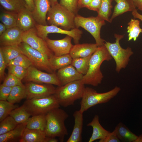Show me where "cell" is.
I'll use <instances>...</instances> for the list:
<instances>
[{"instance_id":"e575fe53","label":"cell","mask_w":142,"mask_h":142,"mask_svg":"<svg viewBox=\"0 0 142 142\" xmlns=\"http://www.w3.org/2000/svg\"><path fill=\"white\" fill-rule=\"evenodd\" d=\"M112 7L111 0H102L101 6L97 13V16L109 22Z\"/></svg>"},{"instance_id":"7bdbcfd3","label":"cell","mask_w":142,"mask_h":142,"mask_svg":"<svg viewBox=\"0 0 142 142\" xmlns=\"http://www.w3.org/2000/svg\"><path fill=\"white\" fill-rule=\"evenodd\" d=\"M7 67V65L2 52L0 49V80L1 82L5 78V70Z\"/></svg>"},{"instance_id":"8992f818","label":"cell","mask_w":142,"mask_h":142,"mask_svg":"<svg viewBox=\"0 0 142 142\" xmlns=\"http://www.w3.org/2000/svg\"><path fill=\"white\" fill-rule=\"evenodd\" d=\"M120 90V88L116 86L108 92L98 93L92 88H85L79 110L84 113L97 104L106 103L116 96Z\"/></svg>"},{"instance_id":"ffe728a7","label":"cell","mask_w":142,"mask_h":142,"mask_svg":"<svg viewBox=\"0 0 142 142\" xmlns=\"http://www.w3.org/2000/svg\"><path fill=\"white\" fill-rule=\"evenodd\" d=\"M83 113L80 110L75 111L73 114L74 124L72 133L67 142H80L82 141Z\"/></svg>"},{"instance_id":"3957f363","label":"cell","mask_w":142,"mask_h":142,"mask_svg":"<svg viewBox=\"0 0 142 142\" xmlns=\"http://www.w3.org/2000/svg\"><path fill=\"white\" fill-rule=\"evenodd\" d=\"M85 88L81 80H76L58 86L54 94L60 106L66 107L73 105L76 100L82 99Z\"/></svg>"},{"instance_id":"4fadbf2b","label":"cell","mask_w":142,"mask_h":142,"mask_svg":"<svg viewBox=\"0 0 142 142\" xmlns=\"http://www.w3.org/2000/svg\"><path fill=\"white\" fill-rule=\"evenodd\" d=\"M25 85L27 99L44 97L53 95L56 89L52 84L32 82H27Z\"/></svg>"},{"instance_id":"f907efd6","label":"cell","mask_w":142,"mask_h":142,"mask_svg":"<svg viewBox=\"0 0 142 142\" xmlns=\"http://www.w3.org/2000/svg\"><path fill=\"white\" fill-rule=\"evenodd\" d=\"M58 141L56 138L47 136L44 142H57Z\"/></svg>"},{"instance_id":"f1b7e54d","label":"cell","mask_w":142,"mask_h":142,"mask_svg":"<svg viewBox=\"0 0 142 142\" xmlns=\"http://www.w3.org/2000/svg\"><path fill=\"white\" fill-rule=\"evenodd\" d=\"M46 125L45 115L32 116L28 119L26 128L30 129L45 131Z\"/></svg>"},{"instance_id":"db71d44e","label":"cell","mask_w":142,"mask_h":142,"mask_svg":"<svg viewBox=\"0 0 142 142\" xmlns=\"http://www.w3.org/2000/svg\"><path fill=\"white\" fill-rule=\"evenodd\" d=\"M51 6H52L58 3L57 0H50Z\"/></svg>"},{"instance_id":"74e56055","label":"cell","mask_w":142,"mask_h":142,"mask_svg":"<svg viewBox=\"0 0 142 142\" xmlns=\"http://www.w3.org/2000/svg\"><path fill=\"white\" fill-rule=\"evenodd\" d=\"M20 66L28 69L32 64L28 58L23 53L12 60L7 65Z\"/></svg>"},{"instance_id":"30bf717a","label":"cell","mask_w":142,"mask_h":142,"mask_svg":"<svg viewBox=\"0 0 142 142\" xmlns=\"http://www.w3.org/2000/svg\"><path fill=\"white\" fill-rule=\"evenodd\" d=\"M27 82H32L62 86L56 72L52 73L43 72L32 66L27 69L26 75L23 79Z\"/></svg>"},{"instance_id":"ba28073f","label":"cell","mask_w":142,"mask_h":142,"mask_svg":"<svg viewBox=\"0 0 142 142\" xmlns=\"http://www.w3.org/2000/svg\"><path fill=\"white\" fill-rule=\"evenodd\" d=\"M23 105L32 116L46 115L50 110L60 106L54 94L44 97L27 99Z\"/></svg>"},{"instance_id":"e0dca14e","label":"cell","mask_w":142,"mask_h":142,"mask_svg":"<svg viewBox=\"0 0 142 142\" xmlns=\"http://www.w3.org/2000/svg\"><path fill=\"white\" fill-rule=\"evenodd\" d=\"M56 73L62 85L72 82L81 80L83 76L79 73L71 64L58 70Z\"/></svg>"},{"instance_id":"5bb4252c","label":"cell","mask_w":142,"mask_h":142,"mask_svg":"<svg viewBox=\"0 0 142 142\" xmlns=\"http://www.w3.org/2000/svg\"><path fill=\"white\" fill-rule=\"evenodd\" d=\"M72 39L70 36L67 35L60 39L52 40L47 37L45 40L54 55L59 56L69 53L73 46L71 43Z\"/></svg>"},{"instance_id":"9a60e30c","label":"cell","mask_w":142,"mask_h":142,"mask_svg":"<svg viewBox=\"0 0 142 142\" xmlns=\"http://www.w3.org/2000/svg\"><path fill=\"white\" fill-rule=\"evenodd\" d=\"M24 31L17 26L7 29L0 36L1 46L19 45L22 42Z\"/></svg>"},{"instance_id":"d6986e66","label":"cell","mask_w":142,"mask_h":142,"mask_svg":"<svg viewBox=\"0 0 142 142\" xmlns=\"http://www.w3.org/2000/svg\"><path fill=\"white\" fill-rule=\"evenodd\" d=\"M37 23L32 12L27 8L18 13L17 26L24 32L35 27Z\"/></svg>"},{"instance_id":"5b68a950","label":"cell","mask_w":142,"mask_h":142,"mask_svg":"<svg viewBox=\"0 0 142 142\" xmlns=\"http://www.w3.org/2000/svg\"><path fill=\"white\" fill-rule=\"evenodd\" d=\"M76 15L57 3L51 6L47 14V19L50 25L70 30L76 28L74 24Z\"/></svg>"},{"instance_id":"816d5d0a","label":"cell","mask_w":142,"mask_h":142,"mask_svg":"<svg viewBox=\"0 0 142 142\" xmlns=\"http://www.w3.org/2000/svg\"><path fill=\"white\" fill-rule=\"evenodd\" d=\"M7 28L5 25L2 23H0V36L3 34L6 30Z\"/></svg>"},{"instance_id":"cb8c5ba5","label":"cell","mask_w":142,"mask_h":142,"mask_svg":"<svg viewBox=\"0 0 142 142\" xmlns=\"http://www.w3.org/2000/svg\"><path fill=\"white\" fill-rule=\"evenodd\" d=\"M45 131L26 128L20 142H44L47 137Z\"/></svg>"},{"instance_id":"bcb514c9","label":"cell","mask_w":142,"mask_h":142,"mask_svg":"<svg viewBox=\"0 0 142 142\" xmlns=\"http://www.w3.org/2000/svg\"><path fill=\"white\" fill-rule=\"evenodd\" d=\"M28 8L32 12L34 7V0H24Z\"/></svg>"},{"instance_id":"603a6c76","label":"cell","mask_w":142,"mask_h":142,"mask_svg":"<svg viewBox=\"0 0 142 142\" xmlns=\"http://www.w3.org/2000/svg\"><path fill=\"white\" fill-rule=\"evenodd\" d=\"M27 122L18 124L13 129L0 135V142H16L19 140L26 128Z\"/></svg>"},{"instance_id":"60d3db41","label":"cell","mask_w":142,"mask_h":142,"mask_svg":"<svg viewBox=\"0 0 142 142\" xmlns=\"http://www.w3.org/2000/svg\"><path fill=\"white\" fill-rule=\"evenodd\" d=\"M2 84L3 85L11 87L17 85H23L21 80L10 73H8L7 77L5 78Z\"/></svg>"},{"instance_id":"c3c4849f","label":"cell","mask_w":142,"mask_h":142,"mask_svg":"<svg viewBox=\"0 0 142 142\" xmlns=\"http://www.w3.org/2000/svg\"><path fill=\"white\" fill-rule=\"evenodd\" d=\"M131 14L134 18L138 19L142 22V14L139 13L136 9L131 12Z\"/></svg>"},{"instance_id":"f5cc1de1","label":"cell","mask_w":142,"mask_h":142,"mask_svg":"<svg viewBox=\"0 0 142 142\" xmlns=\"http://www.w3.org/2000/svg\"><path fill=\"white\" fill-rule=\"evenodd\" d=\"M134 142H142V134L138 136L137 139Z\"/></svg>"},{"instance_id":"d6a6232c","label":"cell","mask_w":142,"mask_h":142,"mask_svg":"<svg viewBox=\"0 0 142 142\" xmlns=\"http://www.w3.org/2000/svg\"><path fill=\"white\" fill-rule=\"evenodd\" d=\"M91 56L73 59L71 64L79 73L84 75L87 73L88 71Z\"/></svg>"},{"instance_id":"f35d334b","label":"cell","mask_w":142,"mask_h":142,"mask_svg":"<svg viewBox=\"0 0 142 142\" xmlns=\"http://www.w3.org/2000/svg\"><path fill=\"white\" fill-rule=\"evenodd\" d=\"M8 73L12 74L22 80L25 77L27 69L18 66L11 65L8 66Z\"/></svg>"},{"instance_id":"11a10c76","label":"cell","mask_w":142,"mask_h":142,"mask_svg":"<svg viewBox=\"0 0 142 142\" xmlns=\"http://www.w3.org/2000/svg\"><path fill=\"white\" fill-rule=\"evenodd\" d=\"M81 0H79V1H78V7H79V6L80 5V2H81Z\"/></svg>"},{"instance_id":"6da1fadb","label":"cell","mask_w":142,"mask_h":142,"mask_svg":"<svg viewBox=\"0 0 142 142\" xmlns=\"http://www.w3.org/2000/svg\"><path fill=\"white\" fill-rule=\"evenodd\" d=\"M112 58L104 45L98 46L90 58L89 68L87 73L81 80L85 85L94 87L100 84L103 78L100 68L104 61H109Z\"/></svg>"},{"instance_id":"7dc6e473","label":"cell","mask_w":142,"mask_h":142,"mask_svg":"<svg viewBox=\"0 0 142 142\" xmlns=\"http://www.w3.org/2000/svg\"><path fill=\"white\" fill-rule=\"evenodd\" d=\"M133 4L138 9L142 12V0H132Z\"/></svg>"},{"instance_id":"f546056e","label":"cell","mask_w":142,"mask_h":142,"mask_svg":"<svg viewBox=\"0 0 142 142\" xmlns=\"http://www.w3.org/2000/svg\"><path fill=\"white\" fill-rule=\"evenodd\" d=\"M1 50L7 65L13 59L22 54L19 45L1 46Z\"/></svg>"},{"instance_id":"f6af8a7d","label":"cell","mask_w":142,"mask_h":142,"mask_svg":"<svg viewBox=\"0 0 142 142\" xmlns=\"http://www.w3.org/2000/svg\"><path fill=\"white\" fill-rule=\"evenodd\" d=\"M102 0H92L90 3L85 8L98 12L101 5Z\"/></svg>"},{"instance_id":"83f0119b","label":"cell","mask_w":142,"mask_h":142,"mask_svg":"<svg viewBox=\"0 0 142 142\" xmlns=\"http://www.w3.org/2000/svg\"><path fill=\"white\" fill-rule=\"evenodd\" d=\"M26 91L25 85H18L13 87L7 100L15 104L26 98Z\"/></svg>"},{"instance_id":"9c48e42d","label":"cell","mask_w":142,"mask_h":142,"mask_svg":"<svg viewBox=\"0 0 142 142\" xmlns=\"http://www.w3.org/2000/svg\"><path fill=\"white\" fill-rule=\"evenodd\" d=\"M19 46L22 53L29 59L33 66L48 73L55 72L50 65L49 58L47 55L24 42H22Z\"/></svg>"},{"instance_id":"ab89813d","label":"cell","mask_w":142,"mask_h":142,"mask_svg":"<svg viewBox=\"0 0 142 142\" xmlns=\"http://www.w3.org/2000/svg\"><path fill=\"white\" fill-rule=\"evenodd\" d=\"M78 1L79 0H60L59 3L76 15L79 9Z\"/></svg>"},{"instance_id":"8d00e7d4","label":"cell","mask_w":142,"mask_h":142,"mask_svg":"<svg viewBox=\"0 0 142 142\" xmlns=\"http://www.w3.org/2000/svg\"><path fill=\"white\" fill-rule=\"evenodd\" d=\"M18 124L14 119L9 115L0 121V135L12 130L15 128Z\"/></svg>"},{"instance_id":"836d02e7","label":"cell","mask_w":142,"mask_h":142,"mask_svg":"<svg viewBox=\"0 0 142 142\" xmlns=\"http://www.w3.org/2000/svg\"><path fill=\"white\" fill-rule=\"evenodd\" d=\"M18 13L7 11L2 13L0 20L7 29L17 26Z\"/></svg>"},{"instance_id":"ee69618b","label":"cell","mask_w":142,"mask_h":142,"mask_svg":"<svg viewBox=\"0 0 142 142\" xmlns=\"http://www.w3.org/2000/svg\"><path fill=\"white\" fill-rule=\"evenodd\" d=\"M120 141L114 130L111 132H110L105 138L102 140H99V142H119Z\"/></svg>"},{"instance_id":"277c9868","label":"cell","mask_w":142,"mask_h":142,"mask_svg":"<svg viewBox=\"0 0 142 142\" xmlns=\"http://www.w3.org/2000/svg\"><path fill=\"white\" fill-rule=\"evenodd\" d=\"M114 36L115 39L114 43L105 41L104 45L114 60L116 72L119 73L122 69H125L127 67L130 58L134 54V52L130 47H128L124 49L121 47L120 41L124 38V35L115 33Z\"/></svg>"},{"instance_id":"4dcf8cb0","label":"cell","mask_w":142,"mask_h":142,"mask_svg":"<svg viewBox=\"0 0 142 142\" xmlns=\"http://www.w3.org/2000/svg\"><path fill=\"white\" fill-rule=\"evenodd\" d=\"M127 32L128 33V40L130 41L133 39L136 41L141 33L142 29L140 27V20L131 18L128 23Z\"/></svg>"},{"instance_id":"2e32d148","label":"cell","mask_w":142,"mask_h":142,"mask_svg":"<svg viewBox=\"0 0 142 142\" xmlns=\"http://www.w3.org/2000/svg\"><path fill=\"white\" fill-rule=\"evenodd\" d=\"M51 6L50 0H34V7L32 13L37 23L47 25V16Z\"/></svg>"},{"instance_id":"52a82bcc","label":"cell","mask_w":142,"mask_h":142,"mask_svg":"<svg viewBox=\"0 0 142 142\" xmlns=\"http://www.w3.org/2000/svg\"><path fill=\"white\" fill-rule=\"evenodd\" d=\"M105 21L98 16L86 17L77 14L74 24L76 28L81 27L90 33L95 39L96 44L99 46L104 45L105 41L100 36L101 29L105 24Z\"/></svg>"},{"instance_id":"7c38bea8","label":"cell","mask_w":142,"mask_h":142,"mask_svg":"<svg viewBox=\"0 0 142 142\" xmlns=\"http://www.w3.org/2000/svg\"><path fill=\"white\" fill-rule=\"evenodd\" d=\"M22 42L46 54L49 58L54 55L48 46L45 40L38 35L35 27L24 32Z\"/></svg>"},{"instance_id":"681fc988","label":"cell","mask_w":142,"mask_h":142,"mask_svg":"<svg viewBox=\"0 0 142 142\" xmlns=\"http://www.w3.org/2000/svg\"><path fill=\"white\" fill-rule=\"evenodd\" d=\"M92 0H81L79 8L86 7L91 2Z\"/></svg>"},{"instance_id":"8fae6325","label":"cell","mask_w":142,"mask_h":142,"mask_svg":"<svg viewBox=\"0 0 142 142\" xmlns=\"http://www.w3.org/2000/svg\"><path fill=\"white\" fill-rule=\"evenodd\" d=\"M38 35L45 40L48 34L51 33H58L69 36L73 39L75 44L79 43L83 34V32L78 28H75L67 30L53 25H43L37 23L35 26Z\"/></svg>"},{"instance_id":"7a4b0ae2","label":"cell","mask_w":142,"mask_h":142,"mask_svg":"<svg viewBox=\"0 0 142 142\" xmlns=\"http://www.w3.org/2000/svg\"><path fill=\"white\" fill-rule=\"evenodd\" d=\"M68 114L63 110L56 108L50 110L45 115L46 125L45 131L47 136L59 137L63 141L68 132L65 121L68 118Z\"/></svg>"},{"instance_id":"b9f144b4","label":"cell","mask_w":142,"mask_h":142,"mask_svg":"<svg viewBox=\"0 0 142 142\" xmlns=\"http://www.w3.org/2000/svg\"><path fill=\"white\" fill-rule=\"evenodd\" d=\"M12 88L0 84V100H7Z\"/></svg>"},{"instance_id":"44dd1931","label":"cell","mask_w":142,"mask_h":142,"mask_svg":"<svg viewBox=\"0 0 142 142\" xmlns=\"http://www.w3.org/2000/svg\"><path fill=\"white\" fill-rule=\"evenodd\" d=\"M87 126H92L93 129L92 134L88 142H93L99 139L102 140L110 132L101 125L99 122V116L97 115L94 116L92 120L87 124Z\"/></svg>"},{"instance_id":"484cf974","label":"cell","mask_w":142,"mask_h":142,"mask_svg":"<svg viewBox=\"0 0 142 142\" xmlns=\"http://www.w3.org/2000/svg\"><path fill=\"white\" fill-rule=\"evenodd\" d=\"M72 59L69 54L59 56L54 55L49 58L50 65L55 71L71 64Z\"/></svg>"},{"instance_id":"7402d4cb","label":"cell","mask_w":142,"mask_h":142,"mask_svg":"<svg viewBox=\"0 0 142 142\" xmlns=\"http://www.w3.org/2000/svg\"><path fill=\"white\" fill-rule=\"evenodd\" d=\"M116 3L109 22L111 23L117 17L128 12H132L136 8L132 0H113Z\"/></svg>"},{"instance_id":"d590c367","label":"cell","mask_w":142,"mask_h":142,"mask_svg":"<svg viewBox=\"0 0 142 142\" xmlns=\"http://www.w3.org/2000/svg\"><path fill=\"white\" fill-rule=\"evenodd\" d=\"M18 107L7 100H0V122L9 116L13 110Z\"/></svg>"},{"instance_id":"1f68e13d","label":"cell","mask_w":142,"mask_h":142,"mask_svg":"<svg viewBox=\"0 0 142 142\" xmlns=\"http://www.w3.org/2000/svg\"><path fill=\"white\" fill-rule=\"evenodd\" d=\"M9 115L18 124L27 122L31 116L23 105L13 110Z\"/></svg>"},{"instance_id":"d4e9b609","label":"cell","mask_w":142,"mask_h":142,"mask_svg":"<svg viewBox=\"0 0 142 142\" xmlns=\"http://www.w3.org/2000/svg\"><path fill=\"white\" fill-rule=\"evenodd\" d=\"M114 130L120 141L123 142H134L138 136L122 122L118 124Z\"/></svg>"},{"instance_id":"4316f807","label":"cell","mask_w":142,"mask_h":142,"mask_svg":"<svg viewBox=\"0 0 142 142\" xmlns=\"http://www.w3.org/2000/svg\"><path fill=\"white\" fill-rule=\"evenodd\" d=\"M0 3L7 11L17 13L25 8H28L24 0H0Z\"/></svg>"},{"instance_id":"ac0fdd59","label":"cell","mask_w":142,"mask_h":142,"mask_svg":"<svg viewBox=\"0 0 142 142\" xmlns=\"http://www.w3.org/2000/svg\"><path fill=\"white\" fill-rule=\"evenodd\" d=\"M98 47L96 43H78L73 45L69 54L72 59L85 57L92 55Z\"/></svg>"}]
</instances>
